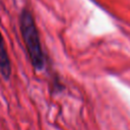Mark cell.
I'll use <instances>...</instances> for the list:
<instances>
[{
  "instance_id": "6da1fadb",
  "label": "cell",
  "mask_w": 130,
  "mask_h": 130,
  "mask_svg": "<svg viewBox=\"0 0 130 130\" xmlns=\"http://www.w3.org/2000/svg\"><path fill=\"white\" fill-rule=\"evenodd\" d=\"M19 28L31 65L36 70H42L45 66V57L35 19L27 9H22L19 14Z\"/></svg>"
},
{
  "instance_id": "7a4b0ae2",
  "label": "cell",
  "mask_w": 130,
  "mask_h": 130,
  "mask_svg": "<svg viewBox=\"0 0 130 130\" xmlns=\"http://www.w3.org/2000/svg\"><path fill=\"white\" fill-rule=\"evenodd\" d=\"M0 74L5 80H8L11 76V62L1 31H0Z\"/></svg>"
}]
</instances>
